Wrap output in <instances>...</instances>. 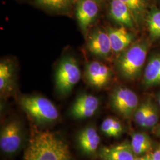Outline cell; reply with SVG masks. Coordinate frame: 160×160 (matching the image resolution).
<instances>
[{
    "mask_svg": "<svg viewBox=\"0 0 160 160\" xmlns=\"http://www.w3.org/2000/svg\"><path fill=\"white\" fill-rule=\"evenodd\" d=\"M23 160H72V157L68 145L62 138L32 123Z\"/></svg>",
    "mask_w": 160,
    "mask_h": 160,
    "instance_id": "1",
    "label": "cell"
},
{
    "mask_svg": "<svg viewBox=\"0 0 160 160\" xmlns=\"http://www.w3.org/2000/svg\"><path fill=\"white\" fill-rule=\"evenodd\" d=\"M23 110L39 125L55 122L59 113L57 107L48 98L39 95H25L18 98Z\"/></svg>",
    "mask_w": 160,
    "mask_h": 160,
    "instance_id": "2",
    "label": "cell"
},
{
    "mask_svg": "<svg viewBox=\"0 0 160 160\" xmlns=\"http://www.w3.org/2000/svg\"><path fill=\"white\" fill-rule=\"evenodd\" d=\"M148 48L143 43H138L127 48L117 61L120 75L127 80H133L139 74L145 63Z\"/></svg>",
    "mask_w": 160,
    "mask_h": 160,
    "instance_id": "3",
    "label": "cell"
},
{
    "mask_svg": "<svg viewBox=\"0 0 160 160\" xmlns=\"http://www.w3.org/2000/svg\"><path fill=\"white\" fill-rule=\"evenodd\" d=\"M81 70L74 57L67 55L61 59L55 72V86L58 92L67 95L81 79Z\"/></svg>",
    "mask_w": 160,
    "mask_h": 160,
    "instance_id": "4",
    "label": "cell"
},
{
    "mask_svg": "<svg viewBox=\"0 0 160 160\" xmlns=\"http://www.w3.org/2000/svg\"><path fill=\"white\" fill-rule=\"evenodd\" d=\"M23 139L24 132L21 123L17 120H11L1 131V149L6 154H14L21 148Z\"/></svg>",
    "mask_w": 160,
    "mask_h": 160,
    "instance_id": "5",
    "label": "cell"
},
{
    "mask_svg": "<svg viewBox=\"0 0 160 160\" xmlns=\"http://www.w3.org/2000/svg\"><path fill=\"white\" fill-rule=\"evenodd\" d=\"M110 102L116 112L125 118H129L137 109L139 100L135 92L128 88L120 87L112 92Z\"/></svg>",
    "mask_w": 160,
    "mask_h": 160,
    "instance_id": "6",
    "label": "cell"
},
{
    "mask_svg": "<svg viewBox=\"0 0 160 160\" xmlns=\"http://www.w3.org/2000/svg\"><path fill=\"white\" fill-rule=\"evenodd\" d=\"M99 4L100 2L96 0L76 1V18L80 29L85 35L98 16Z\"/></svg>",
    "mask_w": 160,
    "mask_h": 160,
    "instance_id": "7",
    "label": "cell"
},
{
    "mask_svg": "<svg viewBox=\"0 0 160 160\" xmlns=\"http://www.w3.org/2000/svg\"><path fill=\"white\" fill-rule=\"evenodd\" d=\"M100 102L97 97L82 94L76 98L70 109V114L76 119H84L91 118L97 112Z\"/></svg>",
    "mask_w": 160,
    "mask_h": 160,
    "instance_id": "8",
    "label": "cell"
},
{
    "mask_svg": "<svg viewBox=\"0 0 160 160\" xmlns=\"http://www.w3.org/2000/svg\"><path fill=\"white\" fill-rule=\"evenodd\" d=\"M86 46L92 55L98 58H107L112 51L108 32L97 28L88 35Z\"/></svg>",
    "mask_w": 160,
    "mask_h": 160,
    "instance_id": "9",
    "label": "cell"
},
{
    "mask_svg": "<svg viewBox=\"0 0 160 160\" xmlns=\"http://www.w3.org/2000/svg\"><path fill=\"white\" fill-rule=\"evenodd\" d=\"M84 77L90 86L100 88L108 84L111 77V71L104 63L97 61H91L86 64Z\"/></svg>",
    "mask_w": 160,
    "mask_h": 160,
    "instance_id": "10",
    "label": "cell"
},
{
    "mask_svg": "<svg viewBox=\"0 0 160 160\" xmlns=\"http://www.w3.org/2000/svg\"><path fill=\"white\" fill-rule=\"evenodd\" d=\"M77 142L84 154L91 155L96 152L100 143V137L94 126H88L80 132Z\"/></svg>",
    "mask_w": 160,
    "mask_h": 160,
    "instance_id": "11",
    "label": "cell"
},
{
    "mask_svg": "<svg viewBox=\"0 0 160 160\" xmlns=\"http://www.w3.org/2000/svg\"><path fill=\"white\" fill-rule=\"evenodd\" d=\"M16 64L9 59L1 60L0 62V92L7 94L13 91L16 84Z\"/></svg>",
    "mask_w": 160,
    "mask_h": 160,
    "instance_id": "12",
    "label": "cell"
},
{
    "mask_svg": "<svg viewBox=\"0 0 160 160\" xmlns=\"http://www.w3.org/2000/svg\"><path fill=\"white\" fill-rule=\"evenodd\" d=\"M99 156L103 160H134L136 158L131 144L128 142L104 147L100 149Z\"/></svg>",
    "mask_w": 160,
    "mask_h": 160,
    "instance_id": "13",
    "label": "cell"
},
{
    "mask_svg": "<svg viewBox=\"0 0 160 160\" xmlns=\"http://www.w3.org/2000/svg\"><path fill=\"white\" fill-rule=\"evenodd\" d=\"M112 51L119 53L124 51L131 43L133 36L128 30L127 28L121 26L117 28L108 30Z\"/></svg>",
    "mask_w": 160,
    "mask_h": 160,
    "instance_id": "14",
    "label": "cell"
},
{
    "mask_svg": "<svg viewBox=\"0 0 160 160\" xmlns=\"http://www.w3.org/2000/svg\"><path fill=\"white\" fill-rule=\"evenodd\" d=\"M110 14L116 22L127 28H133L135 22L127 6L120 0H112Z\"/></svg>",
    "mask_w": 160,
    "mask_h": 160,
    "instance_id": "15",
    "label": "cell"
},
{
    "mask_svg": "<svg viewBox=\"0 0 160 160\" xmlns=\"http://www.w3.org/2000/svg\"><path fill=\"white\" fill-rule=\"evenodd\" d=\"M144 80L148 86L160 84V55L149 59L145 70Z\"/></svg>",
    "mask_w": 160,
    "mask_h": 160,
    "instance_id": "16",
    "label": "cell"
},
{
    "mask_svg": "<svg viewBox=\"0 0 160 160\" xmlns=\"http://www.w3.org/2000/svg\"><path fill=\"white\" fill-rule=\"evenodd\" d=\"M132 149L135 155L149 153L152 149V142L145 133H135L132 137Z\"/></svg>",
    "mask_w": 160,
    "mask_h": 160,
    "instance_id": "17",
    "label": "cell"
},
{
    "mask_svg": "<svg viewBox=\"0 0 160 160\" xmlns=\"http://www.w3.org/2000/svg\"><path fill=\"white\" fill-rule=\"evenodd\" d=\"M77 0H35L37 4L48 10L65 12L71 9Z\"/></svg>",
    "mask_w": 160,
    "mask_h": 160,
    "instance_id": "18",
    "label": "cell"
},
{
    "mask_svg": "<svg viewBox=\"0 0 160 160\" xmlns=\"http://www.w3.org/2000/svg\"><path fill=\"white\" fill-rule=\"evenodd\" d=\"M123 2L131 12L133 18L136 22H139L142 17L146 8L145 0H120Z\"/></svg>",
    "mask_w": 160,
    "mask_h": 160,
    "instance_id": "19",
    "label": "cell"
},
{
    "mask_svg": "<svg viewBox=\"0 0 160 160\" xmlns=\"http://www.w3.org/2000/svg\"><path fill=\"white\" fill-rule=\"evenodd\" d=\"M149 32L151 38L157 39L160 38V11H153L147 20Z\"/></svg>",
    "mask_w": 160,
    "mask_h": 160,
    "instance_id": "20",
    "label": "cell"
},
{
    "mask_svg": "<svg viewBox=\"0 0 160 160\" xmlns=\"http://www.w3.org/2000/svg\"><path fill=\"white\" fill-rule=\"evenodd\" d=\"M148 107L149 103H143L140 106L138 107L133 114L135 121L140 126L143 127L145 121L148 114Z\"/></svg>",
    "mask_w": 160,
    "mask_h": 160,
    "instance_id": "21",
    "label": "cell"
},
{
    "mask_svg": "<svg viewBox=\"0 0 160 160\" xmlns=\"http://www.w3.org/2000/svg\"><path fill=\"white\" fill-rule=\"evenodd\" d=\"M158 120L157 111L152 104L149 103L148 111L145 121L143 128H151L155 126Z\"/></svg>",
    "mask_w": 160,
    "mask_h": 160,
    "instance_id": "22",
    "label": "cell"
},
{
    "mask_svg": "<svg viewBox=\"0 0 160 160\" xmlns=\"http://www.w3.org/2000/svg\"><path fill=\"white\" fill-rule=\"evenodd\" d=\"M114 118H108L103 120L101 125V131L103 133L109 137H114L113 123Z\"/></svg>",
    "mask_w": 160,
    "mask_h": 160,
    "instance_id": "23",
    "label": "cell"
},
{
    "mask_svg": "<svg viewBox=\"0 0 160 160\" xmlns=\"http://www.w3.org/2000/svg\"><path fill=\"white\" fill-rule=\"evenodd\" d=\"M151 160H160V145L152 153Z\"/></svg>",
    "mask_w": 160,
    "mask_h": 160,
    "instance_id": "24",
    "label": "cell"
},
{
    "mask_svg": "<svg viewBox=\"0 0 160 160\" xmlns=\"http://www.w3.org/2000/svg\"><path fill=\"white\" fill-rule=\"evenodd\" d=\"M151 155L152 153H147L145 155H143L139 157H136L134 160H151Z\"/></svg>",
    "mask_w": 160,
    "mask_h": 160,
    "instance_id": "25",
    "label": "cell"
},
{
    "mask_svg": "<svg viewBox=\"0 0 160 160\" xmlns=\"http://www.w3.org/2000/svg\"><path fill=\"white\" fill-rule=\"evenodd\" d=\"M154 131L158 136H160V125H158L157 126H155V128H154Z\"/></svg>",
    "mask_w": 160,
    "mask_h": 160,
    "instance_id": "26",
    "label": "cell"
},
{
    "mask_svg": "<svg viewBox=\"0 0 160 160\" xmlns=\"http://www.w3.org/2000/svg\"><path fill=\"white\" fill-rule=\"evenodd\" d=\"M96 1H97L98 2H100L102 1H103V0H96Z\"/></svg>",
    "mask_w": 160,
    "mask_h": 160,
    "instance_id": "27",
    "label": "cell"
},
{
    "mask_svg": "<svg viewBox=\"0 0 160 160\" xmlns=\"http://www.w3.org/2000/svg\"><path fill=\"white\" fill-rule=\"evenodd\" d=\"M158 102H159V104H160V97H159V99H158Z\"/></svg>",
    "mask_w": 160,
    "mask_h": 160,
    "instance_id": "28",
    "label": "cell"
}]
</instances>
